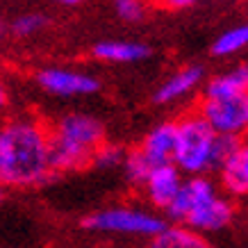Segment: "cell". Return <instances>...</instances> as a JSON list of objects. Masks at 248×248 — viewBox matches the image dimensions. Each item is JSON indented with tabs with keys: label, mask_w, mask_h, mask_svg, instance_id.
I'll return each mask as SVG.
<instances>
[{
	"label": "cell",
	"mask_w": 248,
	"mask_h": 248,
	"mask_svg": "<svg viewBox=\"0 0 248 248\" xmlns=\"http://www.w3.org/2000/svg\"><path fill=\"white\" fill-rule=\"evenodd\" d=\"M148 46L137 44V41H100L93 46V57L103 62H116V64H128L148 57Z\"/></svg>",
	"instance_id": "cell-13"
},
{
	"label": "cell",
	"mask_w": 248,
	"mask_h": 248,
	"mask_svg": "<svg viewBox=\"0 0 248 248\" xmlns=\"http://www.w3.org/2000/svg\"><path fill=\"white\" fill-rule=\"evenodd\" d=\"M84 228L96 230V232H112V234H132V237H157L169 228L162 217L153 214L143 207H107V210L93 212L91 217L84 218Z\"/></svg>",
	"instance_id": "cell-4"
},
{
	"label": "cell",
	"mask_w": 248,
	"mask_h": 248,
	"mask_svg": "<svg viewBox=\"0 0 248 248\" xmlns=\"http://www.w3.org/2000/svg\"><path fill=\"white\" fill-rule=\"evenodd\" d=\"M241 93H248V64H239L228 73L214 76L205 84V98H230Z\"/></svg>",
	"instance_id": "cell-12"
},
{
	"label": "cell",
	"mask_w": 248,
	"mask_h": 248,
	"mask_svg": "<svg viewBox=\"0 0 248 248\" xmlns=\"http://www.w3.org/2000/svg\"><path fill=\"white\" fill-rule=\"evenodd\" d=\"M182 171L175 164H164V166H155L151 173V178L146 180L143 189L146 196L155 207L159 210H169V205L175 201L178 191L182 189Z\"/></svg>",
	"instance_id": "cell-9"
},
{
	"label": "cell",
	"mask_w": 248,
	"mask_h": 248,
	"mask_svg": "<svg viewBox=\"0 0 248 248\" xmlns=\"http://www.w3.org/2000/svg\"><path fill=\"white\" fill-rule=\"evenodd\" d=\"M50 135V162L53 171H73L91 164L98 148L105 143L103 123L91 114L73 112L57 121Z\"/></svg>",
	"instance_id": "cell-2"
},
{
	"label": "cell",
	"mask_w": 248,
	"mask_h": 248,
	"mask_svg": "<svg viewBox=\"0 0 248 248\" xmlns=\"http://www.w3.org/2000/svg\"><path fill=\"white\" fill-rule=\"evenodd\" d=\"M37 82L41 89L55 96H87V93H96L100 87L93 76L68 71V68H44L39 71Z\"/></svg>",
	"instance_id": "cell-6"
},
{
	"label": "cell",
	"mask_w": 248,
	"mask_h": 248,
	"mask_svg": "<svg viewBox=\"0 0 248 248\" xmlns=\"http://www.w3.org/2000/svg\"><path fill=\"white\" fill-rule=\"evenodd\" d=\"M162 7H166V9H173V12H178V9H187V7H191L196 0H157Z\"/></svg>",
	"instance_id": "cell-22"
},
{
	"label": "cell",
	"mask_w": 248,
	"mask_h": 248,
	"mask_svg": "<svg viewBox=\"0 0 248 248\" xmlns=\"http://www.w3.org/2000/svg\"><path fill=\"white\" fill-rule=\"evenodd\" d=\"M234 217V205L228 201L226 196H212L210 201H205L201 207H196L187 217L182 226H187L194 232H218L232 223Z\"/></svg>",
	"instance_id": "cell-8"
},
{
	"label": "cell",
	"mask_w": 248,
	"mask_h": 248,
	"mask_svg": "<svg viewBox=\"0 0 248 248\" xmlns=\"http://www.w3.org/2000/svg\"><path fill=\"white\" fill-rule=\"evenodd\" d=\"M203 80V66H185L178 73H173L169 80L159 84V89L155 91V103H173L178 98L187 96L189 91H194Z\"/></svg>",
	"instance_id": "cell-11"
},
{
	"label": "cell",
	"mask_w": 248,
	"mask_h": 248,
	"mask_svg": "<svg viewBox=\"0 0 248 248\" xmlns=\"http://www.w3.org/2000/svg\"><path fill=\"white\" fill-rule=\"evenodd\" d=\"M198 114L217 135L241 137L248 132V93L230 98H203Z\"/></svg>",
	"instance_id": "cell-5"
},
{
	"label": "cell",
	"mask_w": 248,
	"mask_h": 248,
	"mask_svg": "<svg viewBox=\"0 0 248 248\" xmlns=\"http://www.w3.org/2000/svg\"><path fill=\"white\" fill-rule=\"evenodd\" d=\"M50 135L32 119L0 128V187H34L50 178Z\"/></svg>",
	"instance_id": "cell-1"
},
{
	"label": "cell",
	"mask_w": 248,
	"mask_h": 248,
	"mask_svg": "<svg viewBox=\"0 0 248 248\" xmlns=\"http://www.w3.org/2000/svg\"><path fill=\"white\" fill-rule=\"evenodd\" d=\"M55 2H62V5H78V2H82V0H55Z\"/></svg>",
	"instance_id": "cell-23"
},
{
	"label": "cell",
	"mask_w": 248,
	"mask_h": 248,
	"mask_svg": "<svg viewBox=\"0 0 248 248\" xmlns=\"http://www.w3.org/2000/svg\"><path fill=\"white\" fill-rule=\"evenodd\" d=\"M5 100H7V96H5V89H2V87H0V107L5 105Z\"/></svg>",
	"instance_id": "cell-24"
},
{
	"label": "cell",
	"mask_w": 248,
	"mask_h": 248,
	"mask_svg": "<svg viewBox=\"0 0 248 248\" xmlns=\"http://www.w3.org/2000/svg\"><path fill=\"white\" fill-rule=\"evenodd\" d=\"M123 169H125V175L132 185H146V180L151 178V173L155 166L148 162V157L141 153V148H135L125 155V162H123Z\"/></svg>",
	"instance_id": "cell-18"
},
{
	"label": "cell",
	"mask_w": 248,
	"mask_h": 248,
	"mask_svg": "<svg viewBox=\"0 0 248 248\" xmlns=\"http://www.w3.org/2000/svg\"><path fill=\"white\" fill-rule=\"evenodd\" d=\"M46 25L44 14H23L18 18H14L12 23V32L16 37H32L34 32H39Z\"/></svg>",
	"instance_id": "cell-20"
},
{
	"label": "cell",
	"mask_w": 248,
	"mask_h": 248,
	"mask_svg": "<svg viewBox=\"0 0 248 248\" xmlns=\"http://www.w3.org/2000/svg\"><path fill=\"white\" fill-rule=\"evenodd\" d=\"M114 9L123 21H141L143 18V2L141 0H114Z\"/></svg>",
	"instance_id": "cell-21"
},
{
	"label": "cell",
	"mask_w": 248,
	"mask_h": 248,
	"mask_svg": "<svg viewBox=\"0 0 248 248\" xmlns=\"http://www.w3.org/2000/svg\"><path fill=\"white\" fill-rule=\"evenodd\" d=\"M241 146V137H232V135H217L214 141V151H212V171H221L226 164H230L237 155H239Z\"/></svg>",
	"instance_id": "cell-17"
},
{
	"label": "cell",
	"mask_w": 248,
	"mask_h": 248,
	"mask_svg": "<svg viewBox=\"0 0 248 248\" xmlns=\"http://www.w3.org/2000/svg\"><path fill=\"white\" fill-rule=\"evenodd\" d=\"M125 155L128 153H123V148L116 146V143H103L98 148L96 157H93V164L100 166V169H114V166L125 162Z\"/></svg>",
	"instance_id": "cell-19"
},
{
	"label": "cell",
	"mask_w": 248,
	"mask_h": 248,
	"mask_svg": "<svg viewBox=\"0 0 248 248\" xmlns=\"http://www.w3.org/2000/svg\"><path fill=\"white\" fill-rule=\"evenodd\" d=\"M248 46V23H241L237 28H230L226 30L221 37L212 44V53L217 57H228V55H234L244 50Z\"/></svg>",
	"instance_id": "cell-16"
},
{
	"label": "cell",
	"mask_w": 248,
	"mask_h": 248,
	"mask_svg": "<svg viewBox=\"0 0 248 248\" xmlns=\"http://www.w3.org/2000/svg\"><path fill=\"white\" fill-rule=\"evenodd\" d=\"M2 32H5V23H2V16H0V37H2Z\"/></svg>",
	"instance_id": "cell-25"
},
{
	"label": "cell",
	"mask_w": 248,
	"mask_h": 248,
	"mask_svg": "<svg viewBox=\"0 0 248 248\" xmlns=\"http://www.w3.org/2000/svg\"><path fill=\"white\" fill-rule=\"evenodd\" d=\"M175 143H178V123L166 121L159 123L155 128L143 137L141 141V153L148 157L153 166H164V164H173L175 157Z\"/></svg>",
	"instance_id": "cell-10"
},
{
	"label": "cell",
	"mask_w": 248,
	"mask_h": 248,
	"mask_svg": "<svg viewBox=\"0 0 248 248\" xmlns=\"http://www.w3.org/2000/svg\"><path fill=\"white\" fill-rule=\"evenodd\" d=\"M148 248H214L201 232L187 226H169L162 234L153 237Z\"/></svg>",
	"instance_id": "cell-15"
},
{
	"label": "cell",
	"mask_w": 248,
	"mask_h": 248,
	"mask_svg": "<svg viewBox=\"0 0 248 248\" xmlns=\"http://www.w3.org/2000/svg\"><path fill=\"white\" fill-rule=\"evenodd\" d=\"M217 132L201 114H187L178 121V143L173 164L182 173L203 175L212 171V151H214Z\"/></svg>",
	"instance_id": "cell-3"
},
{
	"label": "cell",
	"mask_w": 248,
	"mask_h": 248,
	"mask_svg": "<svg viewBox=\"0 0 248 248\" xmlns=\"http://www.w3.org/2000/svg\"><path fill=\"white\" fill-rule=\"evenodd\" d=\"M0 203H2V187H0Z\"/></svg>",
	"instance_id": "cell-26"
},
{
	"label": "cell",
	"mask_w": 248,
	"mask_h": 248,
	"mask_svg": "<svg viewBox=\"0 0 248 248\" xmlns=\"http://www.w3.org/2000/svg\"><path fill=\"white\" fill-rule=\"evenodd\" d=\"M217 194H218V189L210 178H205V175L187 178V180L182 182V189L178 191L175 201L169 205L166 214H169L171 221H175V223H180L182 226L196 207H201L205 201H210L212 196H217Z\"/></svg>",
	"instance_id": "cell-7"
},
{
	"label": "cell",
	"mask_w": 248,
	"mask_h": 248,
	"mask_svg": "<svg viewBox=\"0 0 248 248\" xmlns=\"http://www.w3.org/2000/svg\"><path fill=\"white\" fill-rule=\"evenodd\" d=\"M218 173L221 185L230 196H248V141H244L239 155Z\"/></svg>",
	"instance_id": "cell-14"
}]
</instances>
